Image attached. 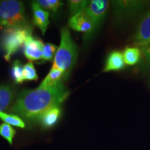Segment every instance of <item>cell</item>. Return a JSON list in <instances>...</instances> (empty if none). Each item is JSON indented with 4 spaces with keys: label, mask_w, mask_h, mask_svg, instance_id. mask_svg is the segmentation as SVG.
<instances>
[{
    "label": "cell",
    "mask_w": 150,
    "mask_h": 150,
    "mask_svg": "<svg viewBox=\"0 0 150 150\" xmlns=\"http://www.w3.org/2000/svg\"><path fill=\"white\" fill-rule=\"evenodd\" d=\"M69 95L70 91L62 82L51 87L28 90L18 95L10 111L27 121H39L50 108L60 106Z\"/></svg>",
    "instance_id": "obj_1"
},
{
    "label": "cell",
    "mask_w": 150,
    "mask_h": 150,
    "mask_svg": "<svg viewBox=\"0 0 150 150\" xmlns=\"http://www.w3.org/2000/svg\"><path fill=\"white\" fill-rule=\"evenodd\" d=\"M61 44L56 52L52 67L63 71L67 76L76 63L77 50L67 27L61 29Z\"/></svg>",
    "instance_id": "obj_2"
},
{
    "label": "cell",
    "mask_w": 150,
    "mask_h": 150,
    "mask_svg": "<svg viewBox=\"0 0 150 150\" xmlns=\"http://www.w3.org/2000/svg\"><path fill=\"white\" fill-rule=\"evenodd\" d=\"M23 3L16 0L0 1V27H29Z\"/></svg>",
    "instance_id": "obj_3"
},
{
    "label": "cell",
    "mask_w": 150,
    "mask_h": 150,
    "mask_svg": "<svg viewBox=\"0 0 150 150\" xmlns=\"http://www.w3.org/2000/svg\"><path fill=\"white\" fill-rule=\"evenodd\" d=\"M31 27H16L6 29L1 40V46L5 52L4 59L9 61L11 56L21 47L29 36H31Z\"/></svg>",
    "instance_id": "obj_4"
},
{
    "label": "cell",
    "mask_w": 150,
    "mask_h": 150,
    "mask_svg": "<svg viewBox=\"0 0 150 150\" xmlns=\"http://www.w3.org/2000/svg\"><path fill=\"white\" fill-rule=\"evenodd\" d=\"M114 14L117 20H127L136 16L145 7V1H112Z\"/></svg>",
    "instance_id": "obj_5"
},
{
    "label": "cell",
    "mask_w": 150,
    "mask_h": 150,
    "mask_svg": "<svg viewBox=\"0 0 150 150\" xmlns=\"http://www.w3.org/2000/svg\"><path fill=\"white\" fill-rule=\"evenodd\" d=\"M109 1L107 0H93L90 1L89 5L86 9V13L88 14L93 23V31H92L91 38L95 35L102 25L106 16Z\"/></svg>",
    "instance_id": "obj_6"
},
{
    "label": "cell",
    "mask_w": 150,
    "mask_h": 150,
    "mask_svg": "<svg viewBox=\"0 0 150 150\" xmlns=\"http://www.w3.org/2000/svg\"><path fill=\"white\" fill-rule=\"evenodd\" d=\"M71 29L79 32L85 33V39L89 40L93 31V23L86 11L71 16L68 21Z\"/></svg>",
    "instance_id": "obj_7"
},
{
    "label": "cell",
    "mask_w": 150,
    "mask_h": 150,
    "mask_svg": "<svg viewBox=\"0 0 150 150\" xmlns=\"http://www.w3.org/2000/svg\"><path fill=\"white\" fill-rule=\"evenodd\" d=\"M134 40L136 45L140 48L150 43V11L140 20Z\"/></svg>",
    "instance_id": "obj_8"
},
{
    "label": "cell",
    "mask_w": 150,
    "mask_h": 150,
    "mask_svg": "<svg viewBox=\"0 0 150 150\" xmlns=\"http://www.w3.org/2000/svg\"><path fill=\"white\" fill-rule=\"evenodd\" d=\"M45 44L42 40L34 38L32 35L27 39L24 44V53L29 61H37L42 57Z\"/></svg>",
    "instance_id": "obj_9"
},
{
    "label": "cell",
    "mask_w": 150,
    "mask_h": 150,
    "mask_svg": "<svg viewBox=\"0 0 150 150\" xmlns=\"http://www.w3.org/2000/svg\"><path fill=\"white\" fill-rule=\"evenodd\" d=\"M33 15V24L37 26L40 31H42L43 35L46 32L50 21H49V16L50 13L47 11H45L37 2L32 3L31 4Z\"/></svg>",
    "instance_id": "obj_10"
},
{
    "label": "cell",
    "mask_w": 150,
    "mask_h": 150,
    "mask_svg": "<svg viewBox=\"0 0 150 150\" xmlns=\"http://www.w3.org/2000/svg\"><path fill=\"white\" fill-rule=\"evenodd\" d=\"M125 63L123 54L119 51L112 52L108 56L103 72H108L110 71L121 70L125 68Z\"/></svg>",
    "instance_id": "obj_11"
},
{
    "label": "cell",
    "mask_w": 150,
    "mask_h": 150,
    "mask_svg": "<svg viewBox=\"0 0 150 150\" xmlns=\"http://www.w3.org/2000/svg\"><path fill=\"white\" fill-rule=\"evenodd\" d=\"M15 89L8 85L0 86V112H4L9 107L13 100Z\"/></svg>",
    "instance_id": "obj_12"
},
{
    "label": "cell",
    "mask_w": 150,
    "mask_h": 150,
    "mask_svg": "<svg viewBox=\"0 0 150 150\" xmlns=\"http://www.w3.org/2000/svg\"><path fill=\"white\" fill-rule=\"evenodd\" d=\"M66 77L67 76L63 71L60 70L59 69L52 67L50 73L45 78V79L42 81V82L40 83L39 87H51V86L56 85L57 83H61L62 79H65Z\"/></svg>",
    "instance_id": "obj_13"
},
{
    "label": "cell",
    "mask_w": 150,
    "mask_h": 150,
    "mask_svg": "<svg viewBox=\"0 0 150 150\" xmlns=\"http://www.w3.org/2000/svg\"><path fill=\"white\" fill-rule=\"evenodd\" d=\"M61 112L60 106L52 108L43 114L39 121L41 122L44 127H52L57 123L61 116Z\"/></svg>",
    "instance_id": "obj_14"
},
{
    "label": "cell",
    "mask_w": 150,
    "mask_h": 150,
    "mask_svg": "<svg viewBox=\"0 0 150 150\" xmlns=\"http://www.w3.org/2000/svg\"><path fill=\"white\" fill-rule=\"evenodd\" d=\"M122 54L125 65H127L138 64L141 59V52L138 47H127Z\"/></svg>",
    "instance_id": "obj_15"
},
{
    "label": "cell",
    "mask_w": 150,
    "mask_h": 150,
    "mask_svg": "<svg viewBox=\"0 0 150 150\" xmlns=\"http://www.w3.org/2000/svg\"><path fill=\"white\" fill-rule=\"evenodd\" d=\"M69 6V10L71 16L86 11L88 6L89 5L90 1L87 0H70L67 1Z\"/></svg>",
    "instance_id": "obj_16"
},
{
    "label": "cell",
    "mask_w": 150,
    "mask_h": 150,
    "mask_svg": "<svg viewBox=\"0 0 150 150\" xmlns=\"http://www.w3.org/2000/svg\"><path fill=\"white\" fill-rule=\"evenodd\" d=\"M0 119H1L6 124L9 125L24 128L25 127V124L22 120V118L19 116L13 115V114H8L4 112H0Z\"/></svg>",
    "instance_id": "obj_17"
},
{
    "label": "cell",
    "mask_w": 150,
    "mask_h": 150,
    "mask_svg": "<svg viewBox=\"0 0 150 150\" xmlns=\"http://www.w3.org/2000/svg\"><path fill=\"white\" fill-rule=\"evenodd\" d=\"M15 135H16V130L11 125L6 123L1 124L0 125V136L5 138L11 145H12L13 139Z\"/></svg>",
    "instance_id": "obj_18"
},
{
    "label": "cell",
    "mask_w": 150,
    "mask_h": 150,
    "mask_svg": "<svg viewBox=\"0 0 150 150\" xmlns=\"http://www.w3.org/2000/svg\"><path fill=\"white\" fill-rule=\"evenodd\" d=\"M12 75L17 83H22L24 81L23 67L19 61H15L13 63Z\"/></svg>",
    "instance_id": "obj_19"
},
{
    "label": "cell",
    "mask_w": 150,
    "mask_h": 150,
    "mask_svg": "<svg viewBox=\"0 0 150 150\" xmlns=\"http://www.w3.org/2000/svg\"><path fill=\"white\" fill-rule=\"evenodd\" d=\"M36 2L42 8L52 11L53 12H56L60 7L63 5V3L59 0H38Z\"/></svg>",
    "instance_id": "obj_20"
},
{
    "label": "cell",
    "mask_w": 150,
    "mask_h": 150,
    "mask_svg": "<svg viewBox=\"0 0 150 150\" xmlns=\"http://www.w3.org/2000/svg\"><path fill=\"white\" fill-rule=\"evenodd\" d=\"M24 80L37 81L38 75L33 63L29 62L23 67Z\"/></svg>",
    "instance_id": "obj_21"
},
{
    "label": "cell",
    "mask_w": 150,
    "mask_h": 150,
    "mask_svg": "<svg viewBox=\"0 0 150 150\" xmlns=\"http://www.w3.org/2000/svg\"><path fill=\"white\" fill-rule=\"evenodd\" d=\"M57 51V47L52 43L45 44L42 52V59L46 61H51L55 56L56 52Z\"/></svg>",
    "instance_id": "obj_22"
},
{
    "label": "cell",
    "mask_w": 150,
    "mask_h": 150,
    "mask_svg": "<svg viewBox=\"0 0 150 150\" xmlns=\"http://www.w3.org/2000/svg\"><path fill=\"white\" fill-rule=\"evenodd\" d=\"M142 65L145 70H150V43L140 48Z\"/></svg>",
    "instance_id": "obj_23"
}]
</instances>
